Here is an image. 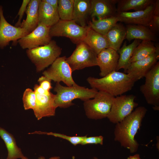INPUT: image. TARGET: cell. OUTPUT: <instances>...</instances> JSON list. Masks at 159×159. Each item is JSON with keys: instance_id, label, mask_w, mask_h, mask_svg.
I'll list each match as a JSON object with an SVG mask.
<instances>
[{"instance_id": "obj_24", "label": "cell", "mask_w": 159, "mask_h": 159, "mask_svg": "<svg viewBox=\"0 0 159 159\" xmlns=\"http://www.w3.org/2000/svg\"><path fill=\"white\" fill-rule=\"evenodd\" d=\"M140 42V40L135 39L131 44L127 45L126 42H125L117 52L119 57L116 71L123 69L125 73L133 52Z\"/></svg>"}, {"instance_id": "obj_37", "label": "cell", "mask_w": 159, "mask_h": 159, "mask_svg": "<svg viewBox=\"0 0 159 159\" xmlns=\"http://www.w3.org/2000/svg\"><path fill=\"white\" fill-rule=\"evenodd\" d=\"M60 157L59 156H55L50 157L48 159H59ZM21 159H28L27 158L24 156L23 157L21 158ZM38 159H45L44 157L43 156H41L39 157Z\"/></svg>"}, {"instance_id": "obj_17", "label": "cell", "mask_w": 159, "mask_h": 159, "mask_svg": "<svg viewBox=\"0 0 159 159\" xmlns=\"http://www.w3.org/2000/svg\"><path fill=\"white\" fill-rule=\"evenodd\" d=\"M90 15L92 18L96 17L102 19L116 16V5L118 0H91Z\"/></svg>"}, {"instance_id": "obj_21", "label": "cell", "mask_w": 159, "mask_h": 159, "mask_svg": "<svg viewBox=\"0 0 159 159\" xmlns=\"http://www.w3.org/2000/svg\"><path fill=\"white\" fill-rule=\"evenodd\" d=\"M38 18L39 23L50 27L60 19L57 10L43 0L39 6Z\"/></svg>"}, {"instance_id": "obj_28", "label": "cell", "mask_w": 159, "mask_h": 159, "mask_svg": "<svg viewBox=\"0 0 159 159\" xmlns=\"http://www.w3.org/2000/svg\"><path fill=\"white\" fill-rule=\"evenodd\" d=\"M118 21L116 16L97 19L92 18L90 21L89 25L91 29L95 32L105 36Z\"/></svg>"}, {"instance_id": "obj_31", "label": "cell", "mask_w": 159, "mask_h": 159, "mask_svg": "<svg viewBox=\"0 0 159 159\" xmlns=\"http://www.w3.org/2000/svg\"><path fill=\"white\" fill-rule=\"evenodd\" d=\"M29 134H46L51 135L56 137H58L65 139L74 145L81 144V143L87 135L83 136H70L64 134L53 132H46L40 131H36L32 133H29Z\"/></svg>"}, {"instance_id": "obj_12", "label": "cell", "mask_w": 159, "mask_h": 159, "mask_svg": "<svg viewBox=\"0 0 159 159\" xmlns=\"http://www.w3.org/2000/svg\"><path fill=\"white\" fill-rule=\"evenodd\" d=\"M28 33L24 29L13 26L5 19L3 7L0 5V48L3 49L11 41L17 42Z\"/></svg>"}, {"instance_id": "obj_18", "label": "cell", "mask_w": 159, "mask_h": 159, "mask_svg": "<svg viewBox=\"0 0 159 159\" xmlns=\"http://www.w3.org/2000/svg\"><path fill=\"white\" fill-rule=\"evenodd\" d=\"M125 39L130 42L132 39H139L157 42L156 34L147 26L141 25L128 24L126 26Z\"/></svg>"}, {"instance_id": "obj_2", "label": "cell", "mask_w": 159, "mask_h": 159, "mask_svg": "<svg viewBox=\"0 0 159 159\" xmlns=\"http://www.w3.org/2000/svg\"><path fill=\"white\" fill-rule=\"evenodd\" d=\"M87 80L92 88L114 97L131 90L135 82L128 74L115 71L100 78L89 77Z\"/></svg>"}, {"instance_id": "obj_14", "label": "cell", "mask_w": 159, "mask_h": 159, "mask_svg": "<svg viewBox=\"0 0 159 159\" xmlns=\"http://www.w3.org/2000/svg\"><path fill=\"white\" fill-rule=\"evenodd\" d=\"M155 2L143 10L117 13L116 16L118 21L148 26L153 15Z\"/></svg>"}, {"instance_id": "obj_34", "label": "cell", "mask_w": 159, "mask_h": 159, "mask_svg": "<svg viewBox=\"0 0 159 159\" xmlns=\"http://www.w3.org/2000/svg\"><path fill=\"white\" fill-rule=\"evenodd\" d=\"M51 81L44 75L40 77L38 80L39 85L44 90L48 91H50L52 88Z\"/></svg>"}, {"instance_id": "obj_25", "label": "cell", "mask_w": 159, "mask_h": 159, "mask_svg": "<svg viewBox=\"0 0 159 159\" xmlns=\"http://www.w3.org/2000/svg\"><path fill=\"white\" fill-rule=\"evenodd\" d=\"M91 1L90 0H74L72 20L85 27L87 18L90 15Z\"/></svg>"}, {"instance_id": "obj_20", "label": "cell", "mask_w": 159, "mask_h": 159, "mask_svg": "<svg viewBox=\"0 0 159 159\" xmlns=\"http://www.w3.org/2000/svg\"><path fill=\"white\" fill-rule=\"evenodd\" d=\"M41 0H30L26 10V19L21 23L20 27L28 34L34 30L39 23L38 8Z\"/></svg>"}, {"instance_id": "obj_26", "label": "cell", "mask_w": 159, "mask_h": 159, "mask_svg": "<svg viewBox=\"0 0 159 159\" xmlns=\"http://www.w3.org/2000/svg\"><path fill=\"white\" fill-rule=\"evenodd\" d=\"M158 50H159L158 44L155 45L152 41L143 40L134 50L130 63L147 57Z\"/></svg>"}, {"instance_id": "obj_1", "label": "cell", "mask_w": 159, "mask_h": 159, "mask_svg": "<svg viewBox=\"0 0 159 159\" xmlns=\"http://www.w3.org/2000/svg\"><path fill=\"white\" fill-rule=\"evenodd\" d=\"M143 106L136 107L122 120L116 124L114 131V140L121 146L128 149L130 153L136 152L139 144L135 136L142 125L147 112Z\"/></svg>"}, {"instance_id": "obj_30", "label": "cell", "mask_w": 159, "mask_h": 159, "mask_svg": "<svg viewBox=\"0 0 159 159\" xmlns=\"http://www.w3.org/2000/svg\"><path fill=\"white\" fill-rule=\"evenodd\" d=\"M22 100L24 109L26 110L34 109L36 106V97L34 91L30 88H27L24 91Z\"/></svg>"}, {"instance_id": "obj_29", "label": "cell", "mask_w": 159, "mask_h": 159, "mask_svg": "<svg viewBox=\"0 0 159 159\" xmlns=\"http://www.w3.org/2000/svg\"><path fill=\"white\" fill-rule=\"evenodd\" d=\"M74 0H58L57 9L60 19L72 20Z\"/></svg>"}, {"instance_id": "obj_32", "label": "cell", "mask_w": 159, "mask_h": 159, "mask_svg": "<svg viewBox=\"0 0 159 159\" xmlns=\"http://www.w3.org/2000/svg\"><path fill=\"white\" fill-rule=\"evenodd\" d=\"M148 27L156 34L159 30V0H156L155 2L153 15L152 19Z\"/></svg>"}, {"instance_id": "obj_16", "label": "cell", "mask_w": 159, "mask_h": 159, "mask_svg": "<svg viewBox=\"0 0 159 159\" xmlns=\"http://www.w3.org/2000/svg\"><path fill=\"white\" fill-rule=\"evenodd\" d=\"M119 54L118 52L109 47L105 49L97 55V66L100 68V75L104 77L116 70Z\"/></svg>"}, {"instance_id": "obj_27", "label": "cell", "mask_w": 159, "mask_h": 159, "mask_svg": "<svg viewBox=\"0 0 159 159\" xmlns=\"http://www.w3.org/2000/svg\"><path fill=\"white\" fill-rule=\"evenodd\" d=\"M155 0H118L117 10V13L126 12L130 10L135 11L145 9L154 4Z\"/></svg>"}, {"instance_id": "obj_36", "label": "cell", "mask_w": 159, "mask_h": 159, "mask_svg": "<svg viewBox=\"0 0 159 159\" xmlns=\"http://www.w3.org/2000/svg\"><path fill=\"white\" fill-rule=\"evenodd\" d=\"M48 3L55 9L57 10L58 7V0H43Z\"/></svg>"}, {"instance_id": "obj_19", "label": "cell", "mask_w": 159, "mask_h": 159, "mask_svg": "<svg viewBox=\"0 0 159 159\" xmlns=\"http://www.w3.org/2000/svg\"><path fill=\"white\" fill-rule=\"evenodd\" d=\"M82 41L97 55L104 49L109 47L105 36L95 32L90 26L86 35Z\"/></svg>"}, {"instance_id": "obj_11", "label": "cell", "mask_w": 159, "mask_h": 159, "mask_svg": "<svg viewBox=\"0 0 159 159\" xmlns=\"http://www.w3.org/2000/svg\"><path fill=\"white\" fill-rule=\"evenodd\" d=\"M50 27L40 23L31 32L19 39L17 42L23 49H33L48 44L51 40Z\"/></svg>"}, {"instance_id": "obj_35", "label": "cell", "mask_w": 159, "mask_h": 159, "mask_svg": "<svg viewBox=\"0 0 159 159\" xmlns=\"http://www.w3.org/2000/svg\"><path fill=\"white\" fill-rule=\"evenodd\" d=\"M30 0H23L21 5L18 13L17 15L19 16L18 20L15 24V26L20 27L21 24V20L27 9L28 5Z\"/></svg>"}, {"instance_id": "obj_23", "label": "cell", "mask_w": 159, "mask_h": 159, "mask_svg": "<svg viewBox=\"0 0 159 159\" xmlns=\"http://www.w3.org/2000/svg\"><path fill=\"white\" fill-rule=\"evenodd\" d=\"M0 137L4 141L8 151L6 159H18L24 156L17 145L13 135L4 128L0 127Z\"/></svg>"}, {"instance_id": "obj_33", "label": "cell", "mask_w": 159, "mask_h": 159, "mask_svg": "<svg viewBox=\"0 0 159 159\" xmlns=\"http://www.w3.org/2000/svg\"><path fill=\"white\" fill-rule=\"evenodd\" d=\"M103 137L101 135L96 136L87 137V136L84 139L81 144L85 145L88 144H103Z\"/></svg>"}, {"instance_id": "obj_3", "label": "cell", "mask_w": 159, "mask_h": 159, "mask_svg": "<svg viewBox=\"0 0 159 159\" xmlns=\"http://www.w3.org/2000/svg\"><path fill=\"white\" fill-rule=\"evenodd\" d=\"M55 95V105L57 108H67L74 105V100L78 99L84 102L93 98L98 90L94 88L89 89L76 84L72 86H62L57 82L54 89Z\"/></svg>"}, {"instance_id": "obj_4", "label": "cell", "mask_w": 159, "mask_h": 159, "mask_svg": "<svg viewBox=\"0 0 159 159\" xmlns=\"http://www.w3.org/2000/svg\"><path fill=\"white\" fill-rule=\"evenodd\" d=\"M62 52V49L55 41L51 40L47 44L27 49L29 58L35 65L37 72H40L51 65Z\"/></svg>"}, {"instance_id": "obj_15", "label": "cell", "mask_w": 159, "mask_h": 159, "mask_svg": "<svg viewBox=\"0 0 159 159\" xmlns=\"http://www.w3.org/2000/svg\"><path fill=\"white\" fill-rule=\"evenodd\" d=\"M35 92L36 106L33 111L37 119L39 120L44 117L54 116L57 108L54 103L55 95L50 92L43 94Z\"/></svg>"}, {"instance_id": "obj_39", "label": "cell", "mask_w": 159, "mask_h": 159, "mask_svg": "<svg viewBox=\"0 0 159 159\" xmlns=\"http://www.w3.org/2000/svg\"><path fill=\"white\" fill-rule=\"evenodd\" d=\"M92 159H98L97 158L94 157Z\"/></svg>"}, {"instance_id": "obj_13", "label": "cell", "mask_w": 159, "mask_h": 159, "mask_svg": "<svg viewBox=\"0 0 159 159\" xmlns=\"http://www.w3.org/2000/svg\"><path fill=\"white\" fill-rule=\"evenodd\" d=\"M159 58V50H158L155 53L147 57L130 63L125 73L136 82L145 77L157 62Z\"/></svg>"}, {"instance_id": "obj_6", "label": "cell", "mask_w": 159, "mask_h": 159, "mask_svg": "<svg viewBox=\"0 0 159 159\" xmlns=\"http://www.w3.org/2000/svg\"><path fill=\"white\" fill-rule=\"evenodd\" d=\"M89 27L77 24L73 20H60L50 27L49 35L53 37H63L69 38L74 43L77 44L82 41Z\"/></svg>"}, {"instance_id": "obj_7", "label": "cell", "mask_w": 159, "mask_h": 159, "mask_svg": "<svg viewBox=\"0 0 159 159\" xmlns=\"http://www.w3.org/2000/svg\"><path fill=\"white\" fill-rule=\"evenodd\" d=\"M66 61L72 72L85 68L97 66V55L86 44L81 41Z\"/></svg>"}, {"instance_id": "obj_5", "label": "cell", "mask_w": 159, "mask_h": 159, "mask_svg": "<svg viewBox=\"0 0 159 159\" xmlns=\"http://www.w3.org/2000/svg\"><path fill=\"white\" fill-rule=\"evenodd\" d=\"M115 97L103 91H98L92 99L84 102V108L87 117L97 120L107 117Z\"/></svg>"}, {"instance_id": "obj_22", "label": "cell", "mask_w": 159, "mask_h": 159, "mask_svg": "<svg viewBox=\"0 0 159 159\" xmlns=\"http://www.w3.org/2000/svg\"><path fill=\"white\" fill-rule=\"evenodd\" d=\"M126 30L121 23H117L105 35L110 48L117 52L120 48L122 42L125 39Z\"/></svg>"}, {"instance_id": "obj_38", "label": "cell", "mask_w": 159, "mask_h": 159, "mask_svg": "<svg viewBox=\"0 0 159 159\" xmlns=\"http://www.w3.org/2000/svg\"><path fill=\"white\" fill-rule=\"evenodd\" d=\"M127 159H141L140 155L136 154L132 156H130L128 157Z\"/></svg>"}, {"instance_id": "obj_8", "label": "cell", "mask_w": 159, "mask_h": 159, "mask_svg": "<svg viewBox=\"0 0 159 159\" xmlns=\"http://www.w3.org/2000/svg\"><path fill=\"white\" fill-rule=\"evenodd\" d=\"M145 83L140 90L147 102L153 106L155 110H159V62H157L145 77Z\"/></svg>"}, {"instance_id": "obj_9", "label": "cell", "mask_w": 159, "mask_h": 159, "mask_svg": "<svg viewBox=\"0 0 159 159\" xmlns=\"http://www.w3.org/2000/svg\"><path fill=\"white\" fill-rule=\"evenodd\" d=\"M133 95H122L115 97L107 118L110 122L116 124L130 114L138 105Z\"/></svg>"}, {"instance_id": "obj_10", "label": "cell", "mask_w": 159, "mask_h": 159, "mask_svg": "<svg viewBox=\"0 0 159 159\" xmlns=\"http://www.w3.org/2000/svg\"><path fill=\"white\" fill-rule=\"evenodd\" d=\"M66 58L65 56L58 57L42 74L54 82H62L67 86L71 87L76 83L73 79L72 72L66 61Z\"/></svg>"}]
</instances>
